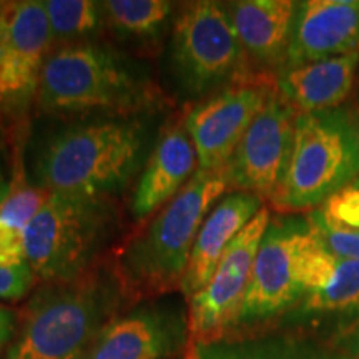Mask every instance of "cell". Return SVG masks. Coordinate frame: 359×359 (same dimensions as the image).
Masks as SVG:
<instances>
[{"label":"cell","mask_w":359,"mask_h":359,"mask_svg":"<svg viewBox=\"0 0 359 359\" xmlns=\"http://www.w3.org/2000/svg\"><path fill=\"white\" fill-rule=\"evenodd\" d=\"M140 123L97 122L58 132L35 161L39 188L48 193L102 198L127 183L140 163Z\"/></svg>","instance_id":"cell-1"},{"label":"cell","mask_w":359,"mask_h":359,"mask_svg":"<svg viewBox=\"0 0 359 359\" xmlns=\"http://www.w3.org/2000/svg\"><path fill=\"white\" fill-rule=\"evenodd\" d=\"M359 178V145L349 105L299 114L285 172L269 203L280 215L313 212Z\"/></svg>","instance_id":"cell-2"},{"label":"cell","mask_w":359,"mask_h":359,"mask_svg":"<svg viewBox=\"0 0 359 359\" xmlns=\"http://www.w3.org/2000/svg\"><path fill=\"white\" fill-rule=\"evenodd\" d=\"M228 190L223 172L196 170L190 182L120 255V269L128 285L163 293L182 285L190 255L205 218Z\"/></svg>","instance_id":"cell-3"},{"label":"cell","mask_w":359,"mask_h":359,"mask_svg":"<svg viewBox=\"0 0 359 359\" xmlns=\"http://www.w3.org/2000/svg\"><path fill=\"white\" fill-rule=\"evenodd\" d=\"M109 304V293L95 281L53 283L29 304L6 359H85Z\"/></svg>","instance_id":"cell-4"},{"label":"cell","mask_w":359,"mask_h":359,"mask_svg":"<svg viewBox=\"0 0 359 359\" xmlns=\"http://www.w3.org/2000/svg\"><path fill=\"white\" fill-rule=\"evenodd\" d=\"M107 222L102 198L50 193L22 240L35 276L53 283L77 280L100 246Z\"/></svg>","instance_id":"cell-5"},{"label":"cell","mask_w":359,"mask_h":359,"mask_svg":"<svg viewBox=\"0 0 359 359\" xmlns=\"http://www.w3.org/2000/svg\"><path fill=\"white\" fill-rule=\"evenodd\" d=\"M39 95L50 110H120L143 105L145 88L111 53L82 45L62 48L45 60Z\"/></svg>","instance_id":"cell-6"},{"label":"cell","mask_w":359,"mask_h":359,"mask_svg":"<svg viewBox=\"0 0 359 359\" xmlns=\"http://www.w3.org/2000/svg\"><path fill=\"white\" fill-rule=\"evenodd\" d=\"M173 64L191 93L235 83L246 74V52L219 2L198 0L183 7L173 27Z\"/></svg>","instance_id":"cell-7"},{"label":"cell","mask_w":359,"mask_h":359,"mask_svg":"<svg viewBox=\"0 0 359 359\" xmlns=\"http://www.w3.org/2000/svg\"><path fill=\"white\" fill-rule=\"evenodd\" d=\"M308 233V217L280 215L269 219L255 258L238 325L273 320L303 303L299 258Z\"/></svg>","instance_id":"cell-8"},{"label":"cell","mask_w":359,"mask_h":359,"mask_svg":"<svg viewBox=\"0 0 359 359\" xmlns=\"http://www.w3.org/2000/svg\"><path fill=\"white\" fill-rule=\"evenodd\" d=\"M269 219V210L263 206L228 246L212 280L188 298V331L195 343L223 339L224 333L238 325L255 258Z\"/></svg>","instance_id":"cell-9"},{"label":"cell","mask_w":359,"mask_h":359,"mask_svg":"<svg viewBox=\"0 0 359 359\" xmlns=\"http://www.w3.org/2000/svg\"><path fill=\"white\" fill-rule=\"evenodd\" d=\"M276 87L266 75L251 74L193 107L185 127L196 150L200 170L222 172Z\"/></svg>","instance_id":"cell-10"},{"label":"cell","mask_w":359,"mask_h":359,"mask_svg":"<svg viewBox=\"0 0 359 359\" xmlns=\"http://www.w3.org/2000/svg\"><path fill=\"white\" fill-rule=\"evenodd\" d=\"M298 116L276 87L222 170L228 190L271 198L288 161Z\"/></svg>","instance_id":"cell-11"},{"label":"cell","mask_w":359,"mask_h":359,"mask_svg":"<svg viewBox=\"0 0 359 359\" xmlns=\"http://www.w3.org/2000/svg\"><path fill=\"white\" fill-rule=\"evenodd\" d=\"M188 336V313L172 303L147 304L105 323L85 359H170Z\"/></svg>","instance_id":"cell-12"},{"label":"cell","mask_w":359,"mask_h":359,"mask_svg":"<svg viewBox=\"0 0 359 359\" xmlns=\"http://www.w3.org/2000/svg\"><path fill=\"white\" fill-rule=\"evenodd\" d=\"M52 29L43 2H6L0 8V102L29 93L45 64Z\"/></svg>","instance_id":"cell-13"},{"label":"cell","mask_w":359,"mask_h":359,"mask_svg":"<svg viewBox=\"0 0 359 359\" xmlns=\"http://www.w3.org/2000/svg\"><path fill=\"white\" fill-rule=\"evenodd\" d=\"M356 52L359 0L298 2L286 69Z\"/></svg>","instance_id":"cell-14"},{"label":"cell","mask_w":359,"mask_h":359,"mask_svg":"<svg viewBox=\"0 0 359 359\" xmlns=\"http://www.w3.org/2000/svg\"><path fill=\"white\" fill-rule=\"evenodd\" d=\"M262 208V196L245 191H231L213 206L201 224L185 276L180 285L187 298L205 288L228 246Z\"/></svg>","instance_id":"cell-15"},{"label":"cell","mask_w":359,"mask_h":359,"mask_svg":"<svg viewBox=\"0 0 359 359\" xmlns=\"http://www.w3.org/2000/svg\"><path fill=\"white\" fill-rule=\"evenodd\" d=\"M198 156L187 127L167 130L156 143L133 196V213L138 219L161 210L190 182Z\"/></svg>","instance_id":"cell-16"},{"label":"cell","mask_w":359,"mask_h":359,"mask_svg":"<svg viewBox=\"0 0 359 359\" xmlns=\"http://www.w3.org/2000/svg\"><path fill=\"white\" fill-rule=\"evenodd\" d=\"M241 47L268 67H286L298 2L241 0L226 7Z\"/></svg>","instance_id":"cell-17"},{"label":"cell","mask_w":359,"mask_h":359,"mask_svg":"<svg viewBox=\"0 0 359 359\" xmlns=\"http://www.w3.org/2000/svg\"><path fill=\"white\" fill-rule=\"evenodd\" d=\"M358 65L359 52L286 69L278 90L299 114L338 109L351 97Z\"/></svg>","instance_id":"cell-18"},{"label":"cell","mask_w":359,"mask_h":359,"mask_svg":"<svg viewBox=\"0 0 359 359\" xmlns=\"http://www.w3.org/2000/svg\"><path fill=\"white\" fill-rule=\"evenodd\" d=\"M314 235L338 258L359 259V178L308 213Z\"/></svg>","instance_id":"cell-19"},{"label":"cell","mask_w":359,"mask_h":359,"mask_svg":"<svg viewBox=\"0 0 359 359\" xmlns=\"http://www.w3.org/2000/svg\"><path fill=\"white\" fill-rule=\"evenodd\" d=\"M193 359H351L294 336L218 339L193 344Z\"/></svg>","instance_id":"cell-20"},{"label":"cell","mask_w":359,"mask_h":359,"mask_svg":"<svg viewBox=\"0 0 359 359\" xmlns=\"http://www.w3.org/2000/svg\"><path fill=\"white\" fill-rule=\"evenodd\" d=\"M303 311L321 316H358L359 259L338 258L330 281L303 299Z\"/></svg>","instance_id":"cell-21"},{"label":"cell","mask_w":359,"mask_h":359,"mask_svg":"<svg viewBox=\"0 0 359 359\" xmlns=\"http://www.w3.org/2000/svg\"><path fill=\"white\" fill-rule=\"evenodd\" d=\"M48 195V191L29 187L25 182L11 185L7 198L0 205V257L24 255L22 240L25 228Z\"/></svg>","instance_id":"cell-22"},{"label":"cell","mask_w":359,"mask_h":359,"mask_svg":"<svg viewBox=\"0 0 359 359\" xmlns=\"http://www.w3.org/2000/svg\"><path fill=\"white\" fill-rule=\"evenodd\" d=\"M109 20L120 32L135 37L156 35L172 12L167 0H109L103 4Z\"/></svg>","instance_id":"cell-23"},{"label":"cell","mask_w":359,"mask_h":359,"mask_svg":"<svg viewBox=\"0 0 359 359\" xmlns=\"http://www.w3.org/2000/svg\"><path fill=\"white\" fill-rule=\"evenodd\" d=\"M52 34L74 37L92 32L98 25V7L92 0H47L43 2Z\"/></svg>","instance_id":"cell-24"},{"label":"cell","mask_w":359,"mask_h":359,"mask_svg":"<svg viewBox=\"0 0 359 359\" xmlns=\"http://www.w3.org/2000/svg\"><path fill=\"white\" fill-rule=\"evenodd\" d=\"M35 273L24 255L0 257V299H20L34 285Z\"/></svg>","instance_id":"cell-25"},{"label":"cell","mask_w":359,"mask_h":359,"mask_svg":"<svg viewBox=\"0 0 359 359\" xmlns=\"http://www.w3.org/2000/svg\"><path fill=\"white\" fill-rule=\"evenodd\" d=\"M15 331V314L12 309L0 306V353L7 346Z\"/></svg>","instance_id":"cell-26"},{"label":"cell","mask_w":359,"mask_h":359,"mask_svg":"<svg viewBox=\"0 0 359 359\" xmlns=\"http://www.w3.org/2000/svg\"><path fill=\"white\" fill-rule=\"evenodd\" d=\"M8 191H11V183L7 182L6 177H4L2 173H0V205L4 203V200L7 198Z\"/></svg>","instance_id":"cell-27"},{"label":"cell","mask_w":359,"mask_h":359,"mask_svg":"<svg viewBox=\"0 0 359 359\" xmlns=\"http://www.w3.org/2000/svg\"><path fill=\"white\" fill-rule=\"evenodd\" d=\"M353 114V120H354V128H356V135H358V145H359V98L353 105H349Z\"/></svg>","instance_id":"cell-28"},{"label":"cell","mask_w":359,"mask_h":359,"mask_svg":"<svg viewBox=\"0 0 359 359\" xmlns=\"http://www.w3.org/2000/svg\"><path fill=\"white\" fill-rule=\"evenodd\" d=\"M351 359H359V336L354 341V351L351 354Z\"/></svg>","instance_id":"cell-29"},{"label":"cell","mask_w":359,"mask_h":359,"mask_svg":"<svg viewBox=\"0 0 359 359\" xmlns=\"http://www.w3.org/2000/svg\"><path fill=\"white\" fill-rule=\"evenodd\" d=\"M4 4H6V2H0V8H2V6H4Z\"/></svg>","instance_id":"cell-30"},{"label":"cell","mask_w":359,"mask_h":359,"mask_svg":"<svg viewBox=\"0 0 359 359\" xmlns=\"http://www.w3.org/2000/svg\"><path fill=\"white\" fill-rule=\"evenodd\" d=\"M191 359H193V358H191Z\"/></svg>","instance_id":"cell-31"}]
</instances>
